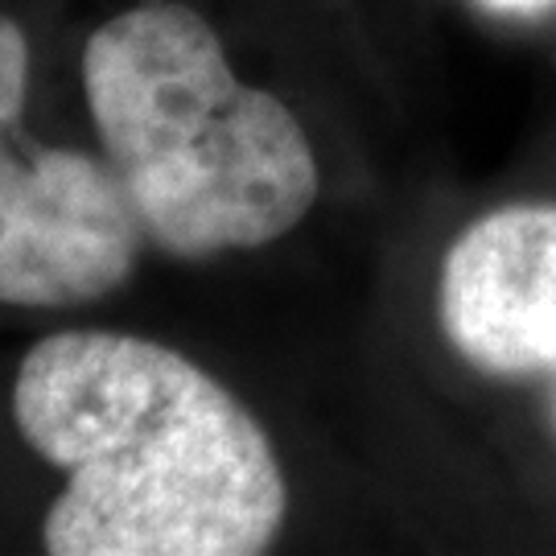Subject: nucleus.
<instances>
[{"instance_id": "1", "label": "nucleus", "mask_w": 556, "mask_h": 556, "mask_svg": "<svg viewBox=\"0 0 556 556\" xmlns=\"http://www.w3.org/2000/svg\"><path fill=\"white\" fill-rule=\"evenodd\" d=\"M13 420L66 475L54 556H252L289 507L273 441L215 376L149 338L62 330L21 358Z\"/></svg>"}, {"instance_id": "5", "label": "nucleus", "mask_w": 556, "mask_h": 556, "mask_svg": "<svg viewBox=\"0 0 556 556\" xmlns=\"http://www.w3.org/2000/svg\"><path fill=\"white\" fill-rule=\"evenodd\" d=\"M486 9H495V13H536L544 4H553V0H482Z\"/></svg>"}, {"instance_id": "4", "label": "nucleus", "mask_w": 556, "mask_h": 556, "mask_svg": "<svg viewBox=\"0 0 556 556\" xmlns=\"http://www.w3.org/2000/svg\"><path fill=\"white\" fill-rule=\"evenodd\" d=\"M438 314L475 371L556 383V206L519 202L470 223L441 264Z\"/></svg>"}, {"instance_id": "3", "label": "nucleus", "mask_w": 556, "mask_h": 556, "mask_svg": "<svg viewBox=\"0 0 556 556\" xmlns=\"http://www.w3.org/2000/svg\"><path fill=\"white\" fill-rule=\"evenodd\" d=\"M29 41L0 13V301L87 305L132 277L149 243L108 157L25 132Z\"/></svg>"}, {"instance_id": "2", "label": "nucleus", "mask_w": 556, "mask_h": 556, "mask_svg": "<svg viewBox=\"0 0 556 556\" xmlns=\"http://www.w3.org/2000/svg\"><path fill=\"white\" fill-rule=\"evenodd\" d=\"M83 87L103 157L169 256L264 248L318 202L298 116L239 79L190 4L140 0L103 21L83 50Z\"/></svg>"}]
</instances>
